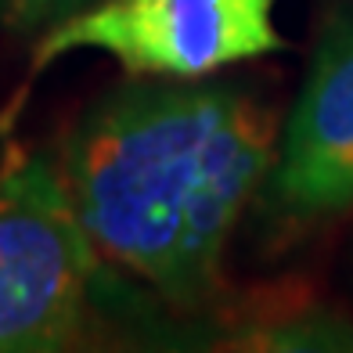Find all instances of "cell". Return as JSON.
<instances>
[{"instance_id":"cell-5","label":"cell","mask_w":353,"mask_h":353,"mask_svg":"<svg viewBox=\"0 0 353 353\" xmlns=\"http://www.w3.org/2000/svg\"><path fill=\"white\" fill-rule=\"evenodd\" d=\"M87 4H94V0H37V8H33V29L54 26V22L65 19V14L87 8Z\"/></svg>"},{"instance_id":"cell-7","label":"cell","mask_w":353,"mask_h":353,"mask_svg":"<svg viewBox=\"0 0 353 353\" xmlns=\"http://www.w3.org/2000/svg\"><path fill=\"white\" fill-rule=\"evenodd\" d=\"M0 159H4V152H0Z\"/></svg>"},{"instance_id":"cell-6","label":"cell","mask_w":353,"mask_h":353,"mask_svg":"<svg viewBox=\"0 0 353 353\" xmlns=\"http://www.w3.org/2000/svg\"><path fill=\"white\" fill-rule=\"evenodd\" d=\"M33 8L37 0H0V26L14 33H33Z\"/></svg>"},{"instance_id":"cell-3","label":"cell","mask_w":353,"mask_h":353,"mask_svg":"<svg viewBox=\"0 0 353 353\" xmlns=\"http://www.w3.org/2000/svg\"><path fill=\"white\" fill-rule=\"evenodd\" d=\"M274 8L278 0H94L40 33L29 79L79 51L116 58L134 79H210L285 51Z\"/></svg>"},{"instance_id":"cell-1","label":"cell","mask_w":353,"mask_h":353,"mask_svg":"<svg viewBox=\"0 0 353 353\" xmlns=\"http://www.w3.org/2000/svg\"><path fill=\"white\" fill-rule=\"evenodd\" d=\"M278 112L242 87L126 83L79 116L58 170L108 263L181 310L210 303L278 155Z\"/></svg>"},{"instance_id":"cell-2","label":"cell","mask_w":353,"mask_h":353,"mask_svg":"<svg viewBox=\"0 0 353 353\" xmlns=\"http://www.w3.org/2000/svg\"><path fill=\"white\" fill-rule=\"evenodd\" d=\"M101 263L58 159L8 148L0 159V353L83 343Z\"/></svg>"},{"instance_id":"cell-4","label":"cell","mask_w":353,"mask_h":353,"mask_svg":"<svg viewBox=\"0 0 353 353\" xmlns=\"http://www.w3.org/2000/svg\"><path fill=\"white\" fill-rule=\"evenodd\" d=\"M263 205L281 228L353 210V11L332 14L278 137Z\"/></svg>"}]
</instances>
